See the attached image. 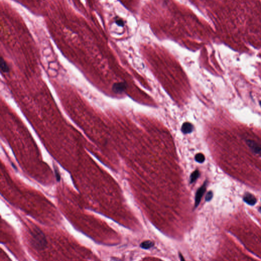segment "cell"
I'll return each mask as SVG.
<instances>
[{
  "mask_svg": "<svg viewBox=\"0 0 261 261\" xmlns=\"http://www.w3.org/2000/svg\"><path fill=\"white\" fill-rule=\"evenodd\" d=\"M31 242L32 245L37 250H42L46 247L47 240L43 232L39 228L35 227L31 232Z\"/></svg>",
  "mask_w": 261,
  "mask_h": 261,
  "instance_id": "obj_1",
  "label": "cell"
},
{
  "mask_svg": "<svg viewBox=\"0 0 261 261\" xmlns=\"http://www.w3.org/2000/svg\"><path fill=\"white\" fill-rule=\"evenodd\" d=\"M246 143L253 152L261 156V144L252 140H247Z\"/></svg>",
  "mask_w": 261,
  "mask_h": 261,
  "instance_id": "obj_2",
  "label": "cell"
},
{
  "mask_svg": "<svg viewBox=\"0 0 261 261\" xmlns=\"http://www.w3.org/2000/svg\"><path fill=\"white\" fill-rule=\"evenodd\" d=\"M126 84L124 82L115 83L112 86V91L116 94H122L124 93L126 89Z\"/></svg>",
  "mask_w": 261,
  "mask_h": 261,
  "instance_id": "obj_3",
  "label": "cell"
},
{
  "mask_svg": "<svg viewBox=\"0 0 261 261\" xmlns=\"http://www.w3.org/2000/svg\"><path fill=\"white\" fill-rule=\"evenodd\" d=\"M206 182H205L203 185L198 189L197 192L196 193L195 199V208H196L197 206L199 205V203L201 201V197L204 195V193L206 191Z\"/></svg>",
  "mask_w": 261,
  "mask_h": 261,
  "instance_id": "obj_4",
  "label": "cell"
},
{
  "mask_svg": "<svg viewBox=\"0 0 261 261\" xmlns=\"http://www.w3.org/2000/svg\"><path fill=\"white\" fill-rule=\"evenodd\" d=\"M244 201L250 206H254L257 203V199L253 195L249 193H246L243 197Z\"/></svg>",
  "mask_w": 261,
  "mask_h": 261,
  "instance_id": "obj_5",
  "label": "cell"
},
{
  "mask_svg": "<svg viewBox=\"0 0 261 261\" xmlns=\"http://www.w3.org/2000/svg\"><path fill=\"white\" fill-rule=\"evenodd\" d=\"M193 130V126L189 122L184 123L181 126V131L184 134L190 133Z\"/></svg>",
  "mask_w": 261,
  "mask_h": 261,
  "instance_id": "obj_6",
  "label": "cell"
},
{
  "mask_svg": "<svg viewBox=\"0 0 261 261\" xmlns=\"http://www.w3.org/2000/svg\"><path fill=\"white\" fill-rule=\"evenodd\" d=\"M0 68L1 71L4 73H8L10 71V68L8 65L2 57H1L0 59Z\"/></svg>",
  "mask_w": 261,
  "mask_h": 261,
  "instance_id": "obj_7",
  "label": "cell"
},
{
  "mask_svg": "<svg viewBox=\"0 0 261 261\" xmlns=\"http://www.w3.org/2000/svg\"><path fill=\"white\" fill-rule=\"evenodd\" d=\"M154 245V243L153 242L151 241H144L140 244V247L145 249H148L149 248L152 247Z\"/></svg>",
  "mask_w": 261,
  "mask_h": 261,
  "instance_id": "obj_8",
  "label": "cell"
},
{
  "mask_svg": "<svg viewBox=\"0 0 261 261\" xmlns=\"http://www.w3.org/2000/svg\"><path fill=\"white\" fill-rule=\"evenodd\" d=\"M199 171L197 170L194 171L191 175L190 183L192 184L193 182H194L198 179V177H199Z\"/></svg>",
  "mask_w": 261,
  "mask_h": 261,
  "instance_id": "obj_9",
  "label": "cell"
},
{
  "mask_svg": "<svg viewBox=\"0 0 261 261\" xmlns=\"http://www.w3.org/2000/svg\"><path fill=\"white\" fill-rule=\"evenodd\" d=\"M195 159L196 160V161L197 162L200 163H203L205 161V156H204V155L203 154H202L201 153H199V154H197V155L195 156Z\"/></svg>",
  "mask_w": 261,
  "mask_h": 261,
  "instance_id": "obj_10",
  "label": "cell"
},
{
  "mask_svg": "<svg viewBox=\"0 0 261 261\" xmlns=\"http://www.w3.org/2000/svg\"><path fill=\"white\" fill-rule=\"evenodd\" d=\"M213 196V192L212 191L208 192L206 196V201H210L211 200Z\"/></svg>",
  "mask_w": 261,
  "mask_h": 261,
  "instance_id": "obj_11",
  "label": "cell"
},
{
  "mask_svg": "<svg viewBox=\"0 0 261 261\" xmlns=\"http://www.w3.org/2000/svg\"><path fill=\"white\" fill-rule=\"evenodd\" d=\"M115 23L120 27L124 26V22L121 19H116L115 20Z\"/></svg>",
  "mask_w": 261,
  "mask_h": 261,
  "instance_id": "obj_12",
  "label": "cell"
},
{
  "mask_svg": "<svg viewBox=\"0 0 261 261\" xmlns=\"http://www.w3.org/2000/svg\"><path fill=\"white\" fill-rule=\"evenodd\" d=\"M179 257L180 260H181V261H185V260L184 259V257L183 256V255L181 253L179 254Z\"/></svg>",
  "mask_w": 261,
  "mask_h": 261,
  "instance_id": "obj_13",
  "label": "cell"
},
{
  "mask_svg": "<svg viewBox=\"0 0 261 261\" xmlns=\"http://www.w3.org/2000/svg\"><path fill=\"white\" fill-rule=\"evenodd\" d=\"M259 211H260V212L261 213V207H260V208H259Z\"/></svg>",
  "mask_w": 261,
  "mask_h": 261,
  "instance_id": "obj_14",
  "label": "cell"
},
{
  "mask_svg": "<svg viewBox=\"0 0 261 261\" xmlns=\"http://www.w3.org/2000/svg\"><path fill=\"white\" fill-rule=\"evenodd\" d=\"M259 104H260V106H261V101L259 102Z\"/></svg>",
  "mask_w": 261,
  "mask_h": 261,
  "instance_id": "obj_15",
  "label": "cell"
}]
</instances>
